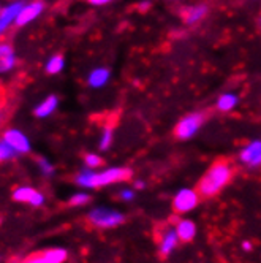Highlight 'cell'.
<instances>
[{"label": "cell", "mask_w": 261, "mask_h": 263, "mask_svg": "<svg viewBox=\"0 0 261 263\" xmlns=\"http://www.w3.org/2000/svg\"><path fill=\"white\" fill-rule=\"evenodd\" d=\"M0 11H2V7H0Z\"/></svg>", "instance_id": "cell-31"}, {"label": "cell", "mask_w": 261, "mask_h": 263, "mask_svg": "<svg viewBox=\"0 0 261 263\" xmlns=\"http://www.w3.org/2000/svg\"><path fill=\"white\" fill-rule=\"evenodd\" d=\"M176 233L179 236V239L182 242H189L195 238L196 235V227L192 220H179L177 227H176Z\"/></svg>", "instance_id": "cell-13"}, {"label": "cell", "mask_w": 261, "mask_h": 263, "mask_svg": "<svg viewBox=\"0 0 261 263\" xmlns=\"http://www.w3.org/2000/svg\"><path fill=\"white\" fill-rule=\"evenodd\" d=\"M206 121V116L203 112H193V115L185 116L184 119L179 121V124L174 128V135L179 140H189L192 138L196 132L199 130V127Z\"/></svg>", "instance_id": "cell-3"}, {"label": "cell", "mask_w": 261, "mask_h": 263, "mask_svg": "<svg viewBox=\"0 0 261 263\" xmlns=\"http://www.w3.org/2000/svg\"><path fill=\"white\" fill-rule=\"evenodd\" d=\"M259 163H261V153H259V156H258V157H256V159L252 162V165L255 166V165H259Z\"/></svg>", "instance_id": "cell-27"}, {"label": "cell", "mask_w": 261, "mask_h": 263, "mask_svg": "<svg viewBox=\"0 0 261 263\" xmlns=\"http://www.w3.org/2000/svg\"><path fill=\"white\" fill-rule=\"evenodd\" d=\"M90 197L87 194H74L71 198H70V204L71 206H83L86 203H89Z\"/></svg>", "instance_id": "cell-21"}, {"label": "cell", "mask_w": 261, "mask_h": 263, "mask_svg": "<svg viewBox=\"0 0 261 263\" xmlns=\"http://www.w3.org/2000/svg\"><path fill=\"white\" fill-rule=\"evenodd\" d=\"M109 80V71L106 68H95V70H92L90 74H89V78H87V83L90 87H102L108 83Z\"/></svg>", "instance_id": "cell-15"}, {"label": "cell", "mask_w": 261, "mask_h": 263, "mask_svg": "<svg viewBox=\"0 0 261 263\" xmlns=\"http://www.w3.org/2000/svg\"><path fill=\"white\" fill-rule=\"evenodd\" d=\"M87 2L92 4V5H105V4L113 2V0H87Z\"/></svg>", "instance_id": "cell-26"}, {"label": "cell", "mask_w": 261, "mask_h": 263, "mask_svg": "<svg viewBox=\"0 0 261 263\" xmlns=\"http://www.w3.org/2000/svg\"><path fill=\"white\" fill-rule=\"evenodd\" d=\"M121 197H122L124 200H132V198H133V192H132V191H122V192H121Z\"/></svg>", "instance_id": "cell-25"}, {"label": "cell", "mask_w": 261, "mask_h": 263, "mask_svg": "<svg viewBox=\"0 0 261 263\" xmlns=\"http://www.w3.org/2000/svg\"><path fill=\"white\" fill-rule=\"evenodd\" d=\"M233 178V168L228 160H217L198 182L199 197H215Z\"/></svg>", "instance_id": "cell-1"}, {"label": "cell", "mask_w": 261, "mask_h": 263, "mask_svg": "<svg viewBox=\"0 0 261 263\" xmlns=\"http://www.w3.org/2000/svg\"><path fill=\"white\" fill-rule=\"evenodd\" d=\"M38 166H40V170H42V173H43V175L51 176V175L54 173V166H52V165H51V162H49V160H46V159H40V160H38Z\"/></svg>", "instance_id": "cell-23"}, {"label": "cell", "mask_w": 261, "mask_h": 263, "mask_svg": "<svg viewBox=\"0 0 261 263\" xmlns=\"http://www.w3.org/2000/svg\"><path fill=\"white\" fill-rule=\"evenodd\" d=\"M57 105H59V99L55 97V96H49V97H46L38 106L35 108L33 112H35L36 118H48V116H51L52 112L55 111Z\"/></svg>", "instance_id": "cell-12"}, {"label": "cell", "mask_w": 261, "mask_h": 263, "mask_svg": "<svg viewBox=\"0 0 261 263\" xmlns=\"http://www.w3.org/2000/svg\"><path fill=\"white\" fill-rule=\"evenodd\" d=\"M242 248H244L246 251H250L252 249V244L250 242H244V244H242Z\"/></svg>", "instance_id": "cell-28"}, {"label": "cell", "mask_w": 261, "mask_h": 263, "mask_svg": "<svg viewBox=\"0 0 261 263\" xmlns=\"http://www.w3.org/2000/svg\"><path fill=\"white\" fill-rule=\"evenodd\" d=\"M208 13V7L206 5H195V7H189L182 10V17L187 24H195L199 20H203L204 14Z\"/></svg>", "instance_id": "cell-14"}, {"label": "cell", "mask_w": 261, "mask_h": 263, "mask_svg": "<svg viewBox=\"0 0 261 263\" xmlns=\"http://www.w3.org/2000/svg\"><path fill=\"white\" fill-rule=\"evenodd\" d=\"M199 201V194H196L192 189H184L180 191L173 201V208L176 213L182 214V213H189L193 208H196V204Z\"/></svg>", "instance_id": "cell-5"}, {"label": "cell", "mask_w": 261, "mask_h": 263, "mask_svg": "<svg viewBox=\"0 0 261 263\" xmlns=\"http://www.w3.org/2000/svg\"><path fill=\"white\" fill-rule=\"evenodd\" d=\"M237 103V97L233 96V93H225V96H222L217 102V108L220 111H230L236 106Z\"/></svg>", "instance_id": "cell-18"}, {"label": "cell", "mask_w": 261, "mask_h": 263, "mask_svg": "<svg viewBox=\"0 0 261 263\" xmlns=\"http://www.w3.org/2000/svg\"><path fill=\"white\" fill-rule=\"evenodd\" d=\"M84 160H86V165H87L89 168H97V166H100V165L103 163L102 157H98L97 154H87V156L84 157Z\"/></svg>", "instance_id": "cell-22"}, {"label": "cell", "mask_w": 261, "mask_h": 263, "mask_svg": "<svg viewBox=\"0 0 261 263\" xmlns=\"http://www.w3.org/2000/svg\"><path fill=\"white\" fill-rule=\"evenodd\" d=\"M111 143H113V128L106 127L103 130V135H102V140H100V149H102V151H106V149L111 146Z\"/></svg>", "instance_id": "cell-20"}, {"label": "cell", "mask_w": 261, "mask_h": 263, "mask_svg": "<svg viewBox=\"0 0 261 263\" xmlns=\"http://www.w3.org/2000/svg\"><path fill=\"white\" fill-rule=\"evenodd\" d=\"M16 156H17V153L14 151V149H13L5 140L0 141V162L10 160V159H13V157H16Z\"/></svg>", "instance_id": "cell-19"}, {"label": "cell", "mask_w": 261, "mask_h": 263, "mask_svg": "<svg viewBox=\"0 0 261 263\" xmlns=\"http://www.w3.org/2000/svg\"><path fill=\"white\" fill-rule=\"evenodd\" d=\"M13 200L16 201H24V203H29L32 206H42L43 201H45V197L38 192L32 189V187H19V189H16L13 192Z\"/></svg>", "instance_id": "cell-9"}, {"label": "cell", "mask_w": 261, "mask_h": 263, "mask_svg": "<svg viewBox=\"0 0 261 263\" xmlns=\"http://www.w3.org/2000/svg\"><path fill=\"white\" fill-rule=\"evenodd\" d=\"M259 153H261V141H253L247 147H244V151L240 153V160L252 165V162L259 156Z\"/></svg>", "instance_id": "cell-16"}, {"label": "cell", "mask_w": 261, "mask_h": 263, "mask_svg": "<svg viewBox=\"0 0 261 263\" xmlns=\"http://www.w3.org/2000/svg\"><path fill=\"white\" fill-rule=\"evenodd\" d=\"M89 220L94 225H97V227L111 229V227H117V225H121L125 220V217L121 213L113 211V210L95 208L89 213Z\"/></svg>", "instance_id": "cell-4"}, {"label": "cell", "mask_w": 261, "mask_h": 263, "mask_svg": "<svg viewBox=\"0 0 261 263\" xmlns=\"http://www.w3.org/2000/svg\"><path fill=\"white\" fill-rule=\"evenodd\" d=\"M144 187V182L143 181H136V189H143Z\"/></svg>", "instance_id": "cell-29"}, {"label": "cell", "mask_w": 261, "mask_h": 263, "mask_svg": "<svg viewBox=\"0 0 261 263\" xmlns=\"http://www.w3.org/2000/svg\"><path fill=\"white\" fill-rule=\"evenodd\" d=\"M179 241V236L176 233V230H168L163 233L162 236V241H160V249H158V254L162 258H166L168 255H170L173 252V249L176 248V244Z\"/></svg>", "instance_id": "cell-11"}, {"label": "cell", "mask_w": 261, "mask_h": 263, "mask_svg": "<svg viewBox=\"0 0 261 263\" xmlns=\"http://www.w3.org/2000/svg\"><path fill=\"white\" fill-rule=\"evenodd\" d=\"M64 67H65L64 58H62L61 54H55V55H52V58L48 59L45 68H46V73L48 74H57V73H61L64 70Z\"/></svg>", "instance_id": "cell-17"}, {"label": "cell", "mask_w": 261, "mask_h": 263, "mask_svg": "<svg viewBox=\"0 0 261 263\" xmlns=\"http://www.w3.org/2000/svg\"><path fill=\"white\" fill-rule=\"evenodd\" d=\"M4 140L17 154H26L30 151V141H29L27 135H24L23 132L17 128H8L4 134Z\"/></svg>", "instance_id": "cell-7"}, {"label": "cell", "mask_w": 261, "mask_h": 263, "mask_svg": "<svg viewBox=\"0 0 261 263\" xmlns=\"http://www.w3.org/2000/svg\"><path fill=\"white\" fill-rule=\"evenodd\" d=\"M130 178H132V170H130V168L117 166V168H108V170L102 173H94L90 170H86L76 178V182L83 187H102V185H108L113 182L128 181Z\"/></svg>", "instance_id": "cell-2"}, {"label": "cell", "mask_w": 261, "mask_h": 263, "mask_svg": "<svg viewBox=\"0 0 261 263\" xmlns=\"http://www.w3.org/2000/svg\"><path fill=\"white\" fill-rule=\"evenodd\" d=\"M45 10V4L42 0H33L30 4H24V7L21 8L19 14L16 17V26L17 27H24L27 24H30L32 21H35Z\"/></svg>", "instance_id": "cell-6"}, {"label": "cell", "mask_w": 261, "mask_h": 263, "mask_svg": "<svg viewBox=\"0 0 261 263\" xmlns=\"http://www.w3.org/2000/svg\"><path fill=\"white\" fill-rule=\"evenodd\" d=\"M23 7H24V4L17 0V2H13V4L7 5L5 8H2V11H0V36L10 29L11 24L16 23V17L19 14Z\"/></svg>", "instance_id": "cell-8"}, {"label": "cell", "mask_w": 261, "mask_h": 263, "mask_svg": "<svg viewBox=\"0 0 261 263\" xmlns=\"http://www.w3.org/2000/svg\"><path fill=\"white\" fill-rule=\"evenodd\" d=\"M24 263H52L48 257H46V254L43 252V254H38V255H33V257H30V258H27Z\"/></svg>", "instance_id": "cell-24"}, {"label": "cell", "mask_w": 261, "mask_h": 263, "mask_svg": "<svg viewBox=\"0 0 261 263\" xmlns=\"http://www.w3.org/2000/svg\"><path fill=\"white\" fill-rule=\"evenodd\" d=\"M139 8H141V10H146V8H149V4H147V2H144V4H141V5H139Z\"/></svg>", "instance_id": "cell-30"}, {"label": "cell", "mask_w": 261, "mask_h": 263, "mask_svg": "<svg viewBox=\"0 0 261 263\" xmlns=\"http://www.w3.org/2000/svg\"><path fill=\"white\" fill-rule=\"evenodd\" d=\"M16 65V52L7 42L0 43V73H7Z\"/></svg>", "instance_id": "cell-10"}]
</instances>
